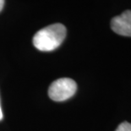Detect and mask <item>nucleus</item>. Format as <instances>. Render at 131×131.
<instances>
[{
	"label": "nucleus",
	"instance_id": "nucleus-1",
	"mask_svg": "<svg viewBox=\"0 0 131 131\" xmlns=\"http://www.w3.org/2000/svg\"><path fill=\"white\" fill-rule=\"evenodd\" d=\"M66 28L62 24L51 25L40 30L33 37L36 48L42 52H51L59 47L66 37Z\"/></svg>",
	"mask_w": 131,
	"mask_h": 131
},
{
	"label": "nucleus",
	"instance_id": "nucleus-2",
	"mask_svg": "<svg viewBox=\"0 0 131 131\" xmlns=\"http://www.w3.org/2000/svg\"><path fill=\"white\" fill-rule=\"evenodd\" d=\"M77 85L74 80L61 78L51 84L48 89V96L55 102H63L72 97L76 92Z\"/></svg>",
	"mask_w": 131,
	"mask_h": 131
},
{
	"label": "nucleus",
	"instance_id": "nucleus-3",
	"mask_svg": "<svg viewBox=\"0 0 131 131\" xmlns=\"http://www.w3.org/2000/svg\"><path fill=\"white\" fill-rule=\"evenodd\" d=\"M111 28L117 34L131 37V10H126L112 19Z\"/></svg>",
	"mask_w": 131,
	"mask_h": 131
},
{
	"label": "nucleus",
	"instance_id": "nucleus-4",
	"mask_svg": "<svg viewBox=\"0 0 131 131\" xmlns=\"http://www.w3.org/2000/svg\"><path fill=\"white\" fill-rule=\"evenodd\" d=\"M115 131H131V124L128 122H124L120 124Z\"/></svg>",
	"mask_w": 131,
	"mask_h": 131
},
{
	"label": "nucleus",
	"instance_id": "nucleus-5",
	"mask_svg": "<svg viewBox=\"0 0 131 131\" xmlns=\"http://www.w3.org/2000/svg\"><path fill=\"white\" fill-rule=\"evenodd\" d=\"M4 0H0V12H1L3 8H4Z\"/></svg>",
	"mask_w": 131,
	"mask_h": 131
},
{
	"label": "nucleus",
	"instance_id": "nucleus-6",
	"mask_svg": "<svg viewBox=\"0 0 131 131\" xmlns=\"http://www.w3.org/2000/svg\"><path fill=\"white\" fill-rule=\"evenodd\" d=\"M3 119V112H2V108H1V104H0V121Z\"/></svg>",
	"mask_w": 131,
	"mask_h": 131
}]
</instances>
